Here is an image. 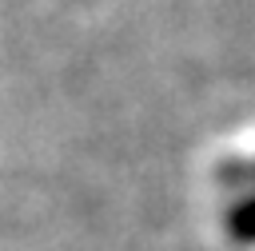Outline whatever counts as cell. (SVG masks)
I'll list each match as a JSON object with an SVG mask.
<instances>
[{
	"label": "cell",
	"instance_id": "1",
	"mask_svg": "<svg viewBox=\"0 0 255 251\" xmlns=\"http://www.w3.org/2000/svg\"><path fill=\"white\" fill-rule=\"evenodd\" d=\"M227 231L235 243H255V191L243 195L231 211H227Z\"/></svg>",
	"mask_w": 255,
	"mask_h": 251
},
{
	"label": "cell",
	"instance_id": "2",
	"mask_svg": "<svg viewBox=\"0 0 255 251\" xmlns=\"http://www.w3.org/2000/svg\"><path fill=\"white\" fill-rule=\"evenodd\" d=\"M223 179H227V183H239V187H255V159H247V163H227V167H223Z\"/></svg>",
	"mask_w": 255,
	"mask_h": 251
}]
</instances>
